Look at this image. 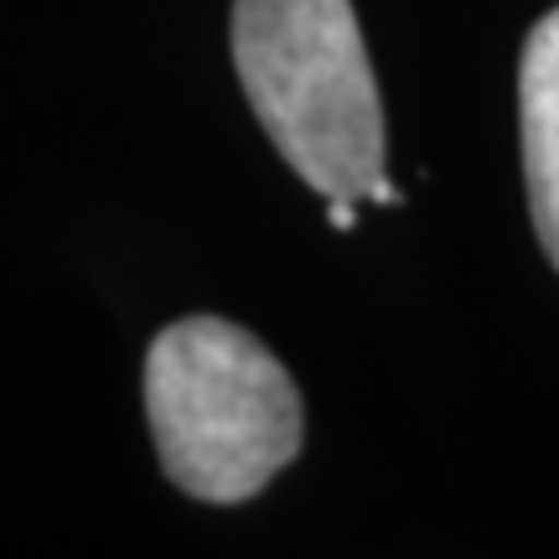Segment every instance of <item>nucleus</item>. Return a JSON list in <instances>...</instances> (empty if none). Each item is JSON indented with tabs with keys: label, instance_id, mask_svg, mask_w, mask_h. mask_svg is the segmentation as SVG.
<instances>
[{
	"label": "nucleus",
	"instance_id": "obj_1",
	"mask_svg": "<svg viewBox=\"0 0 559 559\" xmlns=\"http://www.w3.org/2000/svg\"><path fill=\"white\" fill-rule=\"evenodd\" d=\"M145 415L187 498L249 502L300 451L306 409L254 332L223 317L171 321L145 353Z\"/></svg>",
	"mask_w": 559,
	"mask_h": 559
},
{
	"label": "nucleus",
	"instance_id": "obj_2",
	"mask_svg": "<svg viewBox=\"0 0 559 559\" xmlns=\"http://www.w3.org/2000/svg\"><path fill=\"white\" fill-rule=\"evenodd\" d=\"M234 68L264 135L321 198L368 202L383 104L353 0H234Z\"/></svg>",
	"mask_w": 559,
	"mask_h": 559
},
{
	"label": "nucleus",
	"instance_id": "obj_3",
	"mask_svg": "<svg viewBox=\"0 0 559 559\" xmlns=\"http://www.w3.org/2000/svg\"><path fill=\"white\" fill-rule=\"evenodd\" d=\"M519 120L528 207L549 264L559 270V11L528 32L519 62Z\"/></svg>",
	"mask_w": 559,
	"mask_h": 559
},
{
	"label": "nucleus",
	"instance_id": "obj_4",
	"mask_svg": "<svg viewBox=\"0 0 559 559\" xmlns=\"http://www.w3.org/2000/svg\"><path fill=\"white\" fill-rule=\"evenodd\" d=\"M358 207H362L358 198H326V223H332V228H353V223H358Z\"/></svg>",
	"mask_w": 559,
	"mask_h": 559
}]
</instances>
